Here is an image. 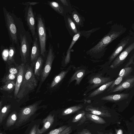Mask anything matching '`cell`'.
<instances>
[{
    "mask_svg": "<svg viewBox=\"0 0 134 134\" xmlns=\"http://www.w3.org/2000/svg\"><path fill=\"white\" fill-rule=\"evenodd\" d=\"M80 32L75 34L74 36L70 46L68 49L66 53V55L64 63L65 65H67L69 63L70 60L71 50L72 48L80 36Z\"/></svg>",
    "mask_w": 134,
    "mask_h": 134,
    "instance_id": "19",
    "label": "cell"
},
{
    "mask_svg": "<svg viewBox=\"0 0 134 134\" xmlns=\"http://www.w3.org/2000/svg\"><path fill=\"white\" fill-rule=\"evenodd\" d=\"M134 84L133 76L128 78L109 92V93L115 92L130 89L133 87Z\"/></svg>",
    "mask_w": 134,
    "mask_h": 134,
    "instance_id": "13",
    "label": "cell"
},
{
    "mask_svg": "<svg viewBox=\"0 0 134 134\" xmlns=\"http://www.w3.org/2000/svg\"><path fill=\"white\" fill-rule=\"evenodd\" d=\"M134 55L133 54L130 58L128 62L124 66V68L128 67L131 64H134L133 59Z\"/></svg>",
    "mask_w": 134,
    "mask_h": 134,
    "instance_id": "39",
    "label": "cell"
},
{
    "mask_svg": "<svg viewBox=\"0 0 134 134\" xmlns=\"http://www.w3.org/2000/svg\"><path fill=\"white\" fill-rule=\"evenodd\" d=\"M37 28L40 45V54L44 57L46 52L47 35L46 26L43 18L40 14L36 17Z\"/></svg>",
    "mask_w": 134,
    "mask_h": 134,
    "instance_id": "4",
    "label": "cell"
},
{
    "mask_svg": "<svg viewBox=\"0 0 134 134\" xmlns=\"http://www.w3.org/2000/svg\"><path fill=\"white\" fill-rule=\"evenodd\" d=\"M52 46L50 44L46 61L41 74V81L43 82L49 75L54 58V53Z\"/></svg>",
    "mask_w": 134,
    "mask_h": 134,
    "instance_id": "8",
    "label": "cell"
},
{
    "mask_svg": "<svg viewBox=\"0 0 134 134\" xmlns=\"http://www.w3.org/2000/svg\"><path fill=\"white\" fill-rule=\"evenodd\" d=\"M78 134H91V133L88 130L84 129L81 131L79 132Z\"/></svg>",
    "mask_w": 134,
    "mask_h": 134,
    "instance_id": "40",
    "label": "cell"
},
{
    "mask_svg": "<svg viewBox=\"0 0 134 134\" xmlns=\"http://www.w3.org/2000/svg\"><path fill=\"white\" fill-rule=\"evenodd\" d=\"M60 1L62 3L65 5L68 6V4L67 1L66 0H60Z\"/></svg>",
    "mask_w": 134,
    "mask_h": 134,
    "instance_id": "43",
    "label": "cell"
},
{
    "mask_svg": "<svg viewBox=\"0 0 134 134\" xmlns=\"http://www.w3.org/2000/svg\"><path fill=\"white\" fill-rule=\"evenodd\" d=\"M71 16L76 25L80 26L82 25V19L80 15L76 10H73L71 14Z\"/></svg>",
    "mask_w": 134,
    "mask_h": 134,
    "instance_id": "32",
    "label": "cell"
},
{
    "mask_svg": "<svg viewBox=\"0 0 134 134\" xmlns=\"http://www.w3.org/2000/svg\"><path fill=\"white\" fill-rule=\"evenodd\" d=\"M19 72L18 66L17 67L10 66L9 68V73L18 75Z\"/></svg>",
    "mask_w": 134,
    "mask_h": 134,
    "instance_id": "37",
    "label": "cell"
},
{
    "mask_svg": "<svg viewBox=\"0 0 134 134\" xmlns=\"http://www.w3.org/2000/svg\"><path fill=\"white\" fill-rule=\"evenodd\" d=\"M129 134H131V132H130V133H129Z\"/></svg>",
    "mask_w": 134,
    "mask_h": 134,
    "instance_id": "49",
    "label": "cell"
},
{
    "mask_svg": "<svg viewBox=\"0 0 134 134\" xmlns=\"http://www.w3.org/2000/svg\"><path fill=\"white\" fill-rule=\"evenodd\" d=\"M82 105H79L71 107L64 110L62 112V115H67L75 112L82 109Z\"/></svg>",
    "mask_w": 134,
    "mask_h": 134,
    "instance_id": "28",
    "label": "cell"
},
{
    "mask_svg": "<svg viewBox=\"0 0 134 134\" xmlns=\"http://www.w3.org/2000/svg\"><path fill=\"white\" fill-rule=\"evenodd\" d=\"M114 81V80L111 81L102 85L91 93L89 95V97H93L102 93L108 88Z\"/></svg>",
    "mask_w": 134,
    "mask_h": 134,
    "instance_id": "20",
    "label": "cell"
},
{
    "mask_svg": "<svg viewBox=\"0 0 134 134\" xmlns=\"http://www.w3.org/2000/svg\"><path fill=\"white\" fill-rule=\"evenodd\" d=\"M11 105L8 104L5 105L0 111V124H1L9 113L11 108Z\"/></svg>",
    "mask_w": 134,
    "mask_h": 134,
    "instance_id": "29",
    "label": "cell"
},
{
    "mask_svg": "<svg viewBox=\"0 0 134 134\" xmlns=\"http://www.w3.org/2000/svg\"><path fill=\"white\" fill-rule=\"evenodd\" d=\"M25 64L22 63L18 66L19 72L16 80L14 91V97L15 99L16 98L17 96L23 80L25 69Z\"/></svg>",
    "mask_w": 134,
    "mask_h": 134,
    "instance_id": "14",
    "label": "cell"
},
{
    "mask_svg": "<svg viewBox=\"0 0 134 134\" xmlns=\"http://www.w3.org/2000/svg\"><path fill=\"white\" fill-rule=\"evenodd\" d=\"M17 116V113L16 111H14L10 114L6 121V125L7 127H9L16 123Z\"/></svg>",
    "mask_w": 134,
    "mask_h": 134,
    "instance_id": "27",
    "label": "cell"
},
{
    "mask_svg": "<svg viewBox=\"0 0 134 134\" xmlns=\"http://www.w3.org/2000/svg\"><path fill=\"white\" fill-rule=\"evenodd\" d=\"M54 115L52 114L48 115L43 120V126L42 128L39 129V131L41 134L46 131L54 122Z\"/></svg>",
    "mask_w": 134,
    "mask_h": 134,
    "instance_id": "17",
    "label": "cell"
},
{
    "mask_svg": "<svg viewBox=\"0 0 134 134\" xmlns=\"http://www.w3.org/2000/svg\"><path fill=\"white\" fill-rule=\"evenodd\" d=\"M85 73V70L84 69H80L76 71L71 78L69 84L76 80V84L79 85L84 77Z\"/></svg>",
    "mask_w": 134,
    "mask_h": 134,
    "instance_id": "18",
    "label": "cell"
},
{
    "mask_svg": "<svg viewBox=\"0 0 134 134\" xmlns=\"http://www.w3.org/2000/svg\"><path fill=\"white\" fill-rule=\"evenodd\" d=\"M122 32L112 31L104 36L96 45L88 51L90 54H97L103 52L108 45L122 34Z\"/></svg>",
    "mask_w": 134,
    "mask_h": 134,
    "instance_id": "5",
    "label": "cell"
},
{
    "mask_svg": "<svg viewBox=\"0 0 134 134\" xmlns=\"http://www.w3.org/2000/svg\"><path fill=\"white\" fill-rule=\"evenodd\" d=\"M37 3H38V2H26L24 3H23V4L25 5H34L35 4H37Z\"/></svg>",
    "mask_w": 134,
    "mask_h": 134,
    "instance_id": "41",
    "label": "cell"
},
{
    "mask_svg": "<svg viewBox=\"0 0 134 134\" xmlns=\"http://www.w3.org/2000/svg\"><path fill=\"white\" fill-rule=\"evenodd\" d=\"M85 110L89 113L100 117L110 118L111 116V113L108 110L99 107L89 105L86 107Z\"/></svg>",
    "mask_w": 134,
    "mask_h": 134,
    "instance_id": "11",
    "label": "cell"
},
{
    "mask_svg": "<svg viewBox=\"0 0 134 134\" xmlns=\"http://www.w3.org/2000/svg\"><path fill=\"white\" fill-rule=\"evenodd\" d=\"M32 67L28 64L25 66L23 80L16 98L19 100L34 89L37 85Z\"/></svg>",
    "mask_w": 134,
    "mask_h": 134,
    "instance_id": "2",
    "label": "cell"
},
{
    "mask_svg": "<svg viewBox=\"0 0 134 134\" xmlns=\"http://www.w3.org/2000/svg\"><path fill=\"white\" fill-rule=\"evenodd\" d=\"M5 25L8 33L11 43L14 44L19 48V43L18 38L20 33L25 29L21 21L18 23L19 19L14 14L8 11L3 7Z\"/></svg>",
    "mask_w": 134,
    "mask_h": 134,
    "instance_id": "1",
    "label": "cell"
},
{
    "mask_svg": "<svg viewBox=\"0 0 134 134\" xmlns=\"http://www.w3.org/2000/svg\"><path fill=\"white\" fill-rule=\"evenodd\" d=\"M111 78L103 77L100 74L95 75L92 77L89 81V83L91 85L90 89H93L111 81Z\"/></svg>",
    "mask_w": 134,
    "mask_h": 134,
    "instance_id": "10",
    "label": "cell"
},
{
    "mask_svg": "<svg viewBox=\"0 0 134 134\" xmlns=\"http://www.w3.org/2000/svg\"><path fill=\"white\" fill-rule=\"evenodd\" d=\"M68 71V70L63 71L56 76L50 85V87L53 88L58 84L59 82L62 80Z\"/></svg>",
    "mask_w": 134,
    "mask_h": 134,
    "instance_id": "25",
    "label": "cell"
},
{
    "mask_svg": "<svg viewBox=\"0 0 134 134\" xmlns=\"http://www.w3.org/2000/svg\"><path fill=\"white\" fill-rule=\"evenodd\" d=\"M24 17L26 24L30 31L33 39L37 36L35 22L36 17L31 5H27L25 8Z\"/></svg>",
    "mask_w": 134,
    "mask_h": 134,
    "instance_id": "6",
    "label": "cell"
},
{
    "mask_svg": "<svg viewBox=\"0 0 134 134\" xmlns=\"http://www.w3.org/2000/svg\"><path fill=\"white\" fill-rule=\"evenodd\" d=\"M123 78L119 76L113 83L111 85L108 89L107 91L109 92L116 87L119 85L122 80Z\"/></svg>",
    "mask_w": 134,
    "mask_h": 134,
    "instance_id": "35",
    "label": "cell"
},
{
    "mask_svg": "<svg viewBox=\"0 0 134 134\" xmlns=\"http://www.w3.org/2000/svg\"><path fill=\"white\" fill-rule=\"evenodd\" d=\"M86 118L96 123L103 124L106 123V121L103 118L99 116L89 113L85 114Z\"/></svg>",
    "mask_w": 134,
    "mask_h": 134,
    "instance_id": "24",
    "label": "cell"
},
{
    "mask_svg": "<svg viewBox=\"0 0 134 134\" xmlns=\"http://www.w3.org/2000/svg\"><path fill=\"white\" fill-rule=\"evenodd\" d=\"M38 104L35 103L22 108L17 117L15 125L19 126L27 121L37 109Z\"/></svg>",
    "mask_w": 134,
    "mask_h": 134,
    "instance_id": "7",
    "label": "cell"
},
{
    "mask_svg": "<svg viewBox=\"0 0 134 134\" xmlns=\"http://www.w3.org/2000/svg\"><path fill=\"white\" fill-rule=\"evenodd\" d=\"M67 21L68 26L70 29L75 34H77L78 32L76 25L71 18L68 17L67 18Z\"/></svg>",
    "mask_w": 134,
    "mask_h": 134,
    "instance_id": "33",
    "label": "cell"
},
{
    "mask_svg": "<svg viewBox=\"0 0 134 134\" xmlns=\"http://www.w3.org/2000/svg\"><path fill=\"white\" fill-rule=\"evenodd\" d=\"M132 71L133 68L131 67L124 68L120 70L118 74V76L123 78L126 77L129 75Z\"/></svg>",
    "mask_w": 134,
    "mask_h": 134,
    "instance_id": "31",
    "label": "cell"
},
{
    "mask_svg": "<svg viewBox=\"0 0 134 134\" xmlns=\"http://www.w3.org/2000/svg\"><path fill=\"white\" fill-rule=\"evenodd\" d=\"M43 63L42 57L40 55L34 65V73L35 76L39 77L41 75L43 69Z\"/></svg>",
    "mask_w": 134,
    "mask_h": 134,
    "instance_id": "21",
    "label": "cell"
},
{
    "mask_svg": "<svg viewBox=\"0 0 134 134\" xmlns=\"http://www.w3.org/2000/svg\"><path fill=\"white\" fill-rule=\"evenodd\" d=\"M85 114V112L84 111H81L73 118L72 121V122H78V126L82 125L86 120V118Z\"/></svg>",
    "mask_w": 134,
    "mask_h": 134,
    "instance_id": "23",
    "label": "cell"
},
{
    "mask_svg": "<svg viewBox=\"0 0 134 134\" xmlns=\"http://www.w3.org/2000/svg\"><path fill=\"white\" fill-rule=\"evenodd\" d=\"M134 48V42L130 44L122 52L121 54L115 59L110 66L112 69L116 68L122 64L128 54Z\"/></svg>",
    "mask_w": 134,
    "mask_h": 134,
    "instance_id": "9",
    "label": "cell"
},
{
    "mask_svg": "<svg viewBox=\"0 0 134 134\" xmlns=\"http://www.w3.org/2000/svg\"><path fill=\"white\" fill-rule=\"evenodd\" d=\"M29 134H41L39 131V126L35 125L31 129Z\"/></svg>",
    "mask_w": 134,
    "mask_h": 134,
    "instance_id": "38",
    "label": "cell"
},
{
    "mask_svg": "<svg viewBox=\"0 0 134 134\" xmlns=\"http://www.w3.org/2000/svg\"><path fill=\"white\" fill-rule=\"evenodd\" d=\"M115 132V134H123V132L121 129H116Z\"/></svg>",
    "mask_w": 134,
    "mask_h": 134,
    "instance_id": "42",
    "label": "cell"
},
{
    "mask_svg": "<svg viewBox=\"0 0 134 134\" xmlns=\"http://www.w3.org/2000/svg\"><path fill=\"white\" fill-rule=\"evenodd\" d=\"M98 134H102V133H98Z\"/></svg>",
    "mask_w": 134,
    "mask_h": 134,
    "instance_id": "47",
    "label": "cell"
},
{
    "mask_svg": "<svg viewBox=\"0 0 134 134\" xmlns=\"http://www.w3.org/2000/svg\"><path fill=\"white\" fill-rule=\"evenodd\" d=\"M67 127L66 126H63L53 130L47 134H59Z\"/></svg>",
    "mask_w": 134,
    "mask_h": 134,
    "instance_id": "36",
    "label": "cell"
},
{
    "mask_svg": "<svg viewBox=\"0 0 134 134\" xmlns=\"http://www.w3.org/2000/svg\"><path fill=\"white\" fill-rule=\"evenodd\" d=\"M49 5L57 13L62 14L63 13V7L58 3L54 1H48Z\"/></svg>",
    "mask_w": 134,
    "mask_h": 134,
    "instance_id": "30",
    "label": "cell"
},
{
    "mask_svg": "<svg viewBox=\"0 0 134 134\" xmlns=\"http://www.w3.org/2000/svg\"><path fill=\"white\" fill-rule=\"evenodd\" d=\"M40 48L38 44V39L36 37L33 39L30 55L31 66H34L38 58L40 56Z\"/></svg>",
    "mask_w": 134,
    "mask_h": 134,
    "instance_id": "12",
    "label": "cell"
},
{
    "mask_svg": "<svg viewBox=\"0 0 134 134\" xmlns=\"http://www.w3.org/2000/svg\"><path fill=\"white\" fill-rule=\"evenodd\" d=\"M129 96V93H121L111 94L102 97L101 99L110 102H116L126 99L128 98Z\"/></svg>",
    "mask_w": 134,
    "mask_h": 134,
    "instance_id": "16",
    "label": "cell"
},
{
    "mask_svg": "<svg viewBox=\"0 0 134 134\" xmlns=\"http://www.w3.org/2000/svg\"><path fill=\"white\" fill-rule=\"evenodd\" d=\"M20 54L22 63L25 64L28 60L30 51L31 50L33 41L30 32L25 31L20 33L18 37Z\"/></svg>",
    "mask_w": 134,
    "mask_h": 134,
    "instance_id": "3",
    "label": "cell"
},
{
    "mask_svg": "<svg viewBox=\"0 0 134 134\" xmlns=\"http://www.w3.org/2000/svg\"><path fill=\"white\" fill-rule=\"evenodd\" d=\"M105 134H113L111 132H109L108 133H106Z\"/></svg>",
    "mask_w": 134,
    "mask_h": 134,
    "instance_id": "46",
    "label": "cell"
},
{
    "mask_svg": "<svg viewBox=\"0 0 134 134\" xmlns=\"http://www.w3.org/2000/svg\"><path fill=\"white\" fill-rule=\"evenodd\" d=\"M0 134H3L2 133H0Z\"/></svg>",
    "mask_w": 134,
    "mask_h": 134,
    "instance_id": "48",
    "label": "cell"
},
{
    "mask_svg": "<svg viewBox=\"0 0 134 134\" xmlns=\"http://www.w3.org/2000/svg\"><path fill=\"white\" fill-rule=\"evenodd\" d=\"M130 37H127L123 38L118 45L114 51L110 56L109 62H111L119 55L125 46L129 43Z\"/></svg>",
    "mask_w": 134,
    "mask_h": 134,
    "instance_id": "15",
    "label": "cell"
},
{
    "mask_svg": "<svg viewBox=\"0 0 134 134\" xmlns=\"http://www.w3.org/2000/svg\"><path fill=\"white\" fill-rule=\"evenodd\" d=\"M15 46V45L11 43L9 47L7 63L9 65L13 63L16 64L14 60L16 49Z\"/></svg>",
    "mask_w": 134,
    "mask_h": 134,
    "instance_id": "22",
    "label": "cell"
},
{
    "mask_svg": "<svg viewBox=\"0 0 134 134\" xmlns=\"http://www.w3.org/2000/svg\"><path fill=\"white\" fill-rule=\"evenodd\" d=\"M72 132V130H70L68 132H66V133H65L64 134H70V133H71Z\"/></svg>",
    "mask_w": 134,
    "mask_h": 134,
    "instance_id": "45",
    "label": "cell"
},
{
    "mask_svg": "<svg viewBox=\"0 0 134 134\" xmlns=\"http://www.w3.org/2000/svg\"><path fill=\"white\" fill-rule=\"evenodd\" d=\"M17 75L8 73L4 76L1 80L2 82L5 83L8 81L16 80Z\"/></svg>",
    "mask_w": 134,
    "mask_h": 134,
    "instance_id": "34",
    "label": "cell"
},
{
    "mask_svg": "<svg viewBox=\"0 0 134 134\" xmlns=\"http://www.w3.org/2000/svg\"><path fill=\"white\" fill-rule=\"evenodd\" d=\"M16 80L4 83V85L0 88V90L7 91H12L15 89Z\"/></svg>",
    "mask_w": 134,
    "mask_h": 134,
    "instance_id": "26",
    "label": "cell"
},
{
    "mask_svg": "<svg viewBox=\"0 0 134 134\" xmlns=\"http://www.w3.org/2000/svg\"><path fill=\"white\" fill-rule=\"evenodd\" d=\"M3 104V101L1 100L0 101V110L1 109L2 107V105Z\"/></svg>",
    "mask_w": 134,
    "mask_h": 134,
    "instance_id": "44",
    "label": "cell"
}]
</instances>
